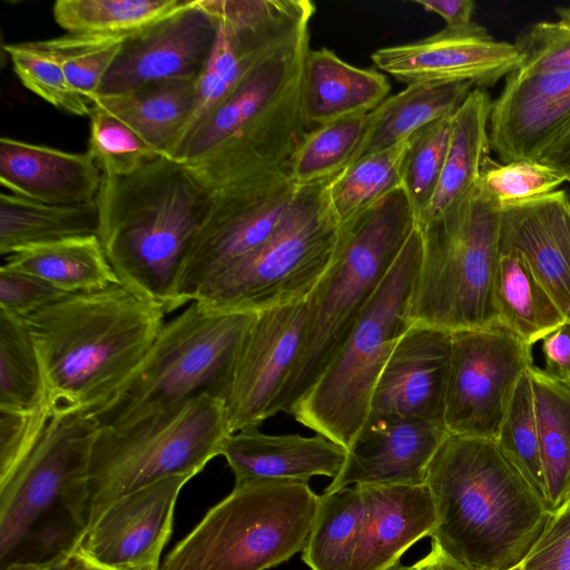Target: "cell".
<instances>
[{
	"label": "cell",
	"instance_id": "3",
	"mask_svg": "<svg viewBox=\"0 0 570 570\" xmlns=\"http://www.w3.org/2000/svg\"><path fill=\"white\" fill-rule=\"evenodd\" d=\"M210 191L181 163L159 157L119 177L101 175L97 236L121 285L177 309L176 285Z\"/></svg>",
	"mask_w": 570,
	"mask_h": 570
},
{
	"label": "cell",
	"instance_id": "51",
	"mask_svg": "<svg viewBox=\"0 0 570 570\" xmlns=\"http://www.w3.org/2000/svg\"><path fill=\"white\" fill-rule=\"evenodd\" d=\"M425 11L440 16L445 27L466 26L472 21L475 3L472 0H413Z\"/></svg>",
	"mask_w": 570,
	"mask_h": 570
},
{
	"label": "cell",
	"instance_id": "58",
	"mask_svg": "<svg viewBox=\"0 0 570 570\" xmlns=\"http://www.w3.org/2000/svg\"><path fill=\"white\" fill-rule=\"evenodd\" d=\"M507 570H524V568H523V564L521 562V563H519L517 566H513V567H511V568H509Z\"/></svg>",
	"mask_w": 570,
	"mask_h": 570
},
{
	"label": "cell",
	"instance_id": "56",
	"mask_svg": "<svg viewBox=\"0 0 570 570\" xmlns=\"http://www.w3.org/2000/svg\"><path fill=\"white\" fill-rule=\"evenodd\" d=\"M386 570H412V568L403 566L401 562H399V563H395L394 566L390 567Z\"/></svg>",
	"mask_w": 570,
	"mask_h": 570
},
{
	"label": "cell",
	"instance_id": "1",
	"mask_svg": "<svg viewBox=\"0 0 570 570\" xmlns=\"http://www.w3.org/2000/svg\"><path fill=\"white\" fill-rule=\"evenodd\" d=\"M424 483L438 511L432 542L469 570L521 563L551 515L493 439L449 434Z\"/></svg>",
	"mask_w": 570,
	"mask_h": 570
},
{
	"label": "cell",
	"instance_id": "37",
	"mask_svg": "<svg viewBox=\"0 0 570 570\" xmlns=\"http://www.w3.org/2000/svg\"><path fill=\"white\" fill-rule=\"evenodd\" d=\"M187 0H58L53 19L68 33L128 36L179 10Z\"/></svg>",
	"mask_w": 570,
	"mask_h": 570
},
{
	"label": "cell",
	"instance_id": "33",
	"mask_svg": "<svg viewBox=\"0 0 570 570\" xmlns=\"http://www.w3.org/2000/svg\"><path fill=\"white\" fill-rule=\"evenodd\" d=\"M495 299L500 323L527 345L567 322L556 302L515 249L500 248Z\"/></svg>",
	"mask_w": 570,
	"mask_h": 570
},
{
	"label": "cell",
	"instance_id": "22",
	"mask_svg": "<svg viewBox=\"0 0 570 570\" xmlns=\"http://www.w3.org/2000/svg\"><path fill=\"white\" fill-rule=\"evenodd\" d=\"M449 435L436 421L384 417L366 422L325 492L356 484H422Z\"/></svg>",
	"mask_w": 570,
	"mask_h": 570
},
{
	"label": "cell",
	"instance_id": "21",
	"mask_svg": "<svg viewBox=\"0 0 570 570\" xmlns=\"http://www.w3.org/2000/svg\"><path fill=\"white\" fill-rule=\"evenodd\" d=\"M492 100L490 148L501 163L537 159L570 122V71L520 73L504 78Z\"/></svg>",
	"mask_w": 570,
	"mask_h": 570
},
{
	"label": "cell",
	"instance_id": "27",
	"mask_svg": "<svg viewBox=\"0 0 570 570\" xmlns=\"http://www.w3.org/2000/svg\"><path fill=\"white\" fill-rule=\"evenodd\" d=\"M383 72L352 66L327 48L311 49L302 80V112L308 130L366 115L389 97Z\"/></svg>",
	"mask_w": 570,
	"mask_h": 570
},
{
	"label": "cell",
	"instance_id": "2",
	"mask_svg": "<svg viewBox=\"0 0 570 570\" xmlns=\"http://www.w3.org/2000/svg\"><path fill=\"white\" fill-rule=\"evenodd\" d=\"M165 314L116 284L68 294L22 317L53 413H90L107 403L147 355Z\"/></svg>",
	"mask_w": 570,
	"mask_h": 570
},
{
	"label": "cell",
	"instance_id": "26",
	"mask_svg": "<svg viewBox=\"0 0 570 570\" xmlns=\"http://www.w3.org/2000/svg\"><path fill=\"white\" fill-rule=\"evenodd\" d=\"M0 183L13 195L43 204L82 205L96 200L101 171L88 151L69 153L4 136Z\"/></svg>",
	"mask_w": 570,
	"mask_h": 570
},
{
	"label": "cell",
	"instance_id": "43",
	"mask_svg": "<svg viewBox=\"0 0 570 570\" xmlns=\"http://www.w3.org/2000/svg\"><path fill=\"white\" fill-rule=\"evenodd\" d=\"M451 117L442 118L413 134L402 167V187L416 223L429 207L438 187L450 141Z\"/></svg>",
	"mask_w": 570,
	"mask_h": 570
},
{
	"label": "cell",
	"instance_id": "46",
	"mask_svg": "<svg viewBox=\"0 0 570 570\" xmlns=\"http://www.w3.org/2000/svg\"><path fill=\"white\" fill-rule=\"evenodd\" d=\"M557 19L539 21L513 42L521 56L520 73L570 71V6L556 7Z\"/></svg>",
	"mask_w": 570,
	"mask_h": 570
},
{
	"label": "cell",
	"instance_id": "44",
	"mask_svg": "<svg viewBox=\"0 0 570 570\" xmlns=\"http://www.w3.org/2000/svg\"><path fill=\"white\" fill-rule=\"evenodd\" d=\"M21 83L53 107L76 116H89L91 101L69 83L61 65L36 41L4 46Z\"/></svg>",
	"mask_w": 570,
	"mask_h": 570
},
{
	"label": "cell",
	"instance_id": "48",
	"mask_svg": "<svg viewBox=\"0 0 570 570\" xmlns=\"http://www.w3.org/2000/svg\"><path fill=\"white\" fill-rule=\"evenodd\" d=\"M66 295L38 277L0 267V309L9 314L22 318Z\"/></svg>",
	"mask_w": 570,
	"mask_h": 570
},
{
	"label": "cell",
	"instance_id": "31",
	"mask_svg": "<svg viewBox=\"0 0 570 570\" xmlns=\"http://www.w3.org/2000/svg\"><path fill=\"white\" fill-rule=\"evenodd\" d=\"M474 86L470 82H420L407 85L368 112V128L357 155L387 149L425 126L451 117Z\"/></svg>",
	"mask_w": 570,
	"mask_h": 570
},
{
	"label": "cell",
	"instance_id": "39",
	"mask_svg": "<svg viewBox=\"0 0 570 570\" xmlns=\"http://www.w3.org/2000/svg\"><path fill=\"white\" fill-rule=\"evenodd\" d=\"M46 406L51 407L46 381L27 326L20 317L0 309V410Z\"/></svg>",
	"mask_w": 570,
	"mask_h": 570
},
{
	"label": "cell",
	"instance_id": "17",
	"mask_svg": "<svg viewBox=\"0 0 570 570\" xmlns=\"http://www.w3.org/2000/svg\"><path fill=\"white\" fill-rule=\"evenodd\" d=\"M371 59L379 70L406 86L470 82L483 89L494 86L521 63L513 42L495 40L475 22L445 27L417 41L380 48Z\"/></svg>",
	"mask_w": 570,
	"mask_h": 570
},
{
	"label": "cell",
	"instance_id": "60",
	"mask_svg": "<svg viewBox=\"0 0 570 570\" xmlns=\"http://www.w3.org/2000/svg\"><path fill=\"white\" fill-rule=\"evenodd\" d=\"M563 386H566L570 391V383Z\"/></svg>",
	"mask_w": 570,
	"mask_h": 570
},
{
	"label": "cell",
	"instance_id": "53",
	"mask_svg": "<svg viewBox=\"0 0 570 570\" xmlns=\"http://www.w3.org/2000/svg\"><path fill=\"white\" fill-rule=\"evenodd\" d=\"M412 570H469L432 542L429 553L411 566Z\"/></svg>",
	"mask_w": 570,
	"mask_h": 570
},
{
	"label": "cell",
	"instance_id": "54",
	"mask_svg": "<svg viewBox=\"0 0 570 570\" xmlns=\"http://www.w3.org/2000/svg\"><path fill=\"white\" fill-rule=\"evenodd\" d=\"M62 570H119V569H114V568L101 566V564L92 561L88 557H86L79 550H77L63 563Z\"/></svg>",
	"mask_w": 570,
	"mask_h": 570
},
{
	"label": "cell",
	"instance_id": "40",
	"mask_svg": "<svg viewBox=\"0 0 570 570\" xmlns=\"http://www.w3.org/2000/svg\"><path fill=\"white\" fill-rule=\"evenodd\" d=\"M495 441L548 508L534 397L529 370L521 376L517 385Z\"/></svg>",
	"mask_w": 570,
	"mask_h": 570
},
{
	"label": "cell",
	"instance_id": "8",
	"mask_svg": "<svg viewBox=\"0 0 570 570\" xmlns=\"http://www.w3.org/2000/svg\"><path fill=\"white\" fill-rule=\"evenodd\" d=\"M256 312L224 311L198 301L165 323L147 355L104 405L98 426L125 425L209 394L225 400L236 360Z\"/></svg>",
	"mask_w": 570,
	"mask_h": 570
},
{
	"label": "cell",
	"instance_id": "6",
	"mask_svg": "<svg viewBox=\"0 0 570 570\" xmlns=\"http://www.w3.org/2000/svg\"><path fill=\"white\" fill-rule=\"evenodd\" d=\"M416 226L402 186L342 226L328 269L307 296L304 343L271 416L289 415L353 331Z\"/></svg>",
	"mask_w": 570,
	"mask_h": 570
},
{
	"label": "cell",
	"instance_id": "49",
	"mask_svg": "<svg viewBox=\"0 0 570 570\" xmlns=\"http://www.w3.org/2000/svg\"><path fill=\"white\" fill-rule=\"evenodd\" d=\"M522 564L524 570H570V508L551 513Z\"/></svg>",
	"mask_w": 570,
	"mask_h": 570
},
{
	"label": "cell",
	"instance_id": "5",
	"mask_svg": "<svg viewBox=\"0 0 570 570\" xmlns=\"http://www.w3.org/2000/svg\"><path fill=\"white\" fill-rule=\"evenodd\" d=\"M90 413L57 412L0 482V570L63 564L88 529L87 476L98 431Z\"/></svg>",
	"mask_w": 570,
	"mask_h": 570
},
{
	"label": "cell",
	"instance_id": "42",
	"mask_svg": "<svg viewBox=\"0 0 570 570\" xmlns=\"http://www.w3.org/2000/svg\"><path fill=\"white\" fill-rule=\"evenodd\" d=\"M88 153L101 175H130L161 155L128 125L97 105L91 106Z\"/></svg>",
	"mask_w": 570,
	"mask_h": 570
},
{
	"label": "cell",
	"instance_id": "38",
	"mask_svg": "<svg viewBox=\"0 0 570 570\" xmlns=\"http://www.w3.org/2000/svg\"><path fill=\"white\" fill-rule=\"evenodd\" d=\"M368 128V114L335 120L308 130L293 153L287 173L306 186L333 178L357 158Z\"/></svg>",
	"mask_w": 570,
	"mask_h": 570
},
{
	"label": "cell",
	"instance_id": "59",
	"mask_svg": "<svg viewBox=\"0 0 570 570\" xmlns=\"http://www.w3.org/2000/svg\"><path fill=\"white\" fill-rule=\"evenodd\" d=\"M62 566L63 564H60V566H57V567H52V568L41 569V570H62Z\"/></svg>",
	"mask_w": 570,
	"mask_h": 570
},
{
	"label": "cell",
	"instance_id": "18",
	"mask_svg": "<svg viewBox=\"0 0 570 570\" xmlns=\"http://www.w3.org/2000/svg\"><path fill=\"white\" fill-rule=\"evenodd\" d=\"M191 478L167 476L119 498L88 528L78 550L105 567L158 570L178 495Z\"/></svg>",
	"mask_w": 570,
	"mask_h": 570
},
{
	"label": "cell",
	"instance_id": "34",
	"mask_svg": "<svg viewBox=\"0 0 570 570\" xmlns=\"http://www.w3.org/2000/svg\"><path fill=\"white\" fill-rule=\"evenodd\" d=\"M544 471L547 504L559 510L570 483V391L532 365L529 368Z\"/></svg>",
	"mask_w": 570,
	"mask_h": 570
},
{
	"label": "cell",
	"instance_id": "55",
	"mask_svg": "<svg viewBox=\"0 0 570 570\" xmlns=\"http://www.w3.org/2000/svg\"><path fill=\"white\" fill-rule=\"evenodd\" d=\"M570 508V483L568 484L566 492L563 494L560 509H569ZM558 511V510H557Z\"/></svg>",
	"mask_w": 570,
	"mask_h": 570
},
{
	"label": "cell",
	"instance_id": "50",
	"mask_svg": "<svg viewBox=\"0 0 570 570\" xmlns=\"http://www.w3.org/2000/svg\"><path fill=\"white\" fill-rule=\"evenodd\" d=\"M544 357L542 373L554 382L570 383V322H564L541 340Z\"/></svg>",
	"mask_w": 570,
	"mask_h": 570
},
{
	"label": "cell",
	"instance_id": "45",
	"mask_svg": "<svg viewBox=\"0 0 570 570\" xmlns=\"http://www.w3.org/2000/svg\"><path fill=\"white\" fill-rule=\"evenodd\" d=\"M564 183V175L539 160L498 163L488 157L478 184L488 198L503 207L551 194Z\"/></svg>",
	"mask_w": 570,
	"mask_h": 570
},
{
	"label": "cell",
	"instance_id": "41",
	"mask_svg": "<svg viewBox=\"0 0 570 570\" xmlns=\"http://www.w3.org/2000/svg\"><path fill=\"white\" fill-rule=\"evenodd\" d=\"M126 37L68 33L36 43L58 60L71 87L92 104Z\"/></svg>",
	"mask_w": 570,
	"mask_h": 570
},
{
	"label": "cell",
	"instance_id": "14",
	"mask_svg": "<svg viewBox=\"0 0 570 570\" xmlns=\"http://www.w3.org/2000/svg\"><path fill=\"white\" fill-rule=\"evenodd\" d=\"M531 346L502 323L452 332L443 422L449 434L495 440Z\"/></svg>",
	"mask_w": 570,
	"mask_h": 570
},
{
	"label": "cell",
	"instance_id": "9",
	"mask_svg": "<svg viewBox=\"0 0 570 570\" xmlns=\"http://www.w3.org/2000/svg\"><path fill=\"white\" fill-rule=\"evenodd\" d=\"M230 434L225 403L209 394L125 425L99 426L87 476L88 528L129 492L171 475L195 476L222 455Z\"/></svg>",
	"mask_w": 570,
	"mask_h": 570
},
{
	"label": "cell",
	"instance_id": "29",
	"mask_svg": "<svg viewBox=\"0 0 570 570\" xmlns=\"http://www.w3.org/2000/svg\"><path fill=\"white\" fill-rule=\"evenodd\" d=\"M492 99L474 87L453 114L443 170L431 203L417 220L423 225L463 199L478 184L490 154L489 124Z\"/></svg>",
	"mask_w": 570,
	"mask_h": 570
},
{
	"label": "cell",
	"instance_id": "10",
	"mask_svg": "<svg viewBox=\"0 0 570 570\" xmlns=\"http://www.w3.org/2000/svg\"><path fill=\"white\" fill-rule=\"evenodd\" d=\"M421 250L416 225L338 353L289 413L346 450L364 428L376 382L410 326L406 308Z\"/></svg>",
	"mask_w": 570,
	"mask_h": 570
},
{
	"label": "cell",
	"instance_id": "25",
	"mask_svg": "<svg viewBox=\"0 0 570 570\" xmlns=\"http://www.w3.org/2000/svg\"><path fill=\"white\" fill-rule=\"evenodd\" d=\"M235 475V484L258 481L308 483L316 475L334 479L342 470L347 450L315 434H265L258 428L232 433L222 451Z\"/></svg>",
	"mask_w": 570,
	"mask_h": 570
},
{
	"label": "cell",
	"instance_id": "23",
	"mask_svg": "<svg viewBox=\"0 0 570 570\" xmlns=\"http://www.w3.org/2000/svg\"><path fill=\"white\" fill-rule=\"evenodd\" d=\"M363 520L351 570H386L438 523L434 497L422 484H356Z\"/></svg>",
	"mask_w": 570,
	"mask_h": 570
},
{
	"label": "cell",
	"instance_id": "61",
	"mask_svg": "<svg viewBox=\"0 0 570 570\" xmlns=\"http://www.w3.org/2000/svg\"><path fill=\"white\" fill-rule=\"evenodd\" d=\"M569 198H570V195H569Z\"/></svg>",
	"mask_w": 570,
	"mask_h": 570
},
{
	"label": "cell",
	"instance_id": "47",
	"mask_svg": "<svg viewBox=\"0 0 570 570\" xmlns=\"http://www.w3.org/2000/svg\"><path fill=\"white\" fill-rule=\"evenodd\" d=\"M53 414L49 406L35 411L0 410V482L30 453Z\"/></svg>",
	"mask_w": 570,
	"mask_h": 570
},
{
	"label": "cell",
	"instance_id": "19",
	"mask_svg": "<svg viewBox=\"0 0 570 570\" xmlns=\"http://www.w3.org/2000/svg\"><path fill=\"white\" fill-rule=\"evenodd\" d=\"M216 21L196 0L126 37L99 95L131 91L167 79L198 77L216 39Z\"/></svg>",
	"mask_w": 570,
	"mask_h": 570
},
{
	"label": "cell",
	"instance_id": "16",
	"mask_svg": "<svg viewBox=\"0 0 570 570\" xmlns=\"http://www.w3.org/2000/svg\"><path fill=\"white\" fill-rule=\"evenodd\" d=\"M315 11L309 0H267L265 7L248 19L216 21V39L197 78L194 109L170 158L264 59L309 27Z\"/></svg>",
	"mask_w": 570,
	"mask_h": 570
},
{
	"label": "cell",
	"instance_id": "7",
	"mask_svg": "<svg viewBox=\"0 0 570 570\" xmlns=\"http://www.w3.org/2000/svg\"><path fill=\"white\" fill-rule=\"evenodd\" d=\"M500 224L501 208L479 184L439 217L416 224L422 250L406 308L410 325L454 332L500 323Z\"/></svg>",
	"mask_w": 570,
	"mask_h": 570
},
{
	"label": "cell",
	"instance_id": "4",
	"mask_svg": "<svg viewBox=\"0 0 570 570\" xmlns=\"http://www.w3.org/2000/svg\"><path fill=\"white\" fill-rule=\"evenodd\" d=\"M309 27L264 59L189 135L171 159L209 191L248 178L287 171L308 131L302 80Z\"/></svg>",
	"mask_w": 570,
	"mask_h": 570
},
{
	"label": "cell",
	"instance_id": "35",
	"mask_svg": "<svg viewBox=\"0 0 570 570\" xmlns=\"http://www.w3.org/2000/svg\"><path fill=\"white\" fill-rule=\"evenodd\" d=\"M363 520L358 485L325 492L304 549L311 570H351Z\"/></svg>",
	"mask_w": 570,
	"mask_h": 570
},
{
	"label": "cell",
	"instance_id": "20",
	"mask_svg": "<svg viewBox=\"0 0 570 570\" xmlns=\"http://www.w3.org/2000/svg\"><path fill=\"white\" fill-rule=\"evenodd\" d=\"M452 332L410 325L374 387L366 422L400 417L443 422Z\"/></svg>",
	"mask_w": 570,
	"mask_h": 570
},
{
	"label": "cell",
	"instance_id": "57",
	"mask_svg": "<svg viewBox=\"0 0 570 570\" xmlns=\"http://www.w3.org/2000/svg\"><path fill=\"white\" fill-rule=\"evenodd\" d=\"M566 220H567V226H568V230H569V234H570V199H569V202L567 203V206H566Z\"/></svg>",
	"mask_w": 570,
	"mask_h": 570
},
{
	"label": "cell",
	"instance_id": "52",
	"mask_svg": "<svg viewBox=\"0 0 570 570\" xmlns=\"http://www.w3.org/2000/svg\"><path fill=\"white\" fill-rule=\"evenodd\" d=\"M535 160L560 171L570 184V122L540 151Z\"/></svg>",
	"mask_w": 570,
	"mask_h": 570
},
{
	"label": "cell",
	"instance_id": "13",
	"mask_svg": "<svg viewBox=\"0 0 570 570\" xmlns=\"http://www.w3.org/2000/svg\"><path fill=\"white\" fill-rule=\"evenodd\" d=\"M299 186L287 171L262 175L210 191L177 285V308L195 301L218 272L255 250L277 229Z\"/></svg>",
	"mask_w": 570,
	"mask_h": 570
},
{
	"label": "cell",
	"instance_id": "15",
	"mask_svg": "<svg viewBox=\"0 0 570 570\" xmlns=\"http://www.w3.org/2000/svg\"><path fill=\"white\" fill-rule=\"evenodd\" d=\"M307 312V297L256 312L225 400L230 433L258 428L271 417V409L301 354Z\"/></svg>",
	"mask_w": 570,
	"mask_h": 570
},
{
	"label": "cell",
	"instance_id": "32",
	"mask_svg": "<svg viewBox=\"0 0 570 570\" xmlns=\"http://www.w3.org/2000/svg\"><path fill=\"white\" fill-rule=\"evenodd\" d=\"M96 200L82 205H49L11 193L0 195V253L98 233Z\"/></svg>",
	"mask_w": 570,
	"mask_h": 570
},
{
	"label": "cell",
	"instance_id": "28",
	"mask_svg": "<svg viewBox=\"0 0 570 570\" xmlns=\"http://www.w3.org/2000/svg\"><path fill=\"white\" fill-rule=\"evenodd\" d=\"M197 78L167 79L122 94L98 95L92 104L128 125L161 156L170 158L193 112Z\"/></svg>",
	"mask_w": 570,
	"mask_h": 570
},
{
	"label": "cell",
	"instance_id": "36",
	"mask_svg": "<svg viewBox=\"0 0 570 570\" xmlns=\"http://www.w3.org/2000/svg\"><path fill=\"white\" fill-rule=\"evenodd\" d=\"M410 138L358 158L331 179L327 186L328 205L341 226L402 186V167Z\"/></svg>",
	"mask_w": 570,
	"mask_h": 570
},
{
	"label": "cell",
	"instance_id": "12",
	"mask_svg": "<svg viewBox=\"0 0 570 570\" xmlns=\"http://www.w3.org/2000/svg\"><path fill=\"white\" fill-rule=\"evenodd\" d=\"M331 179L299 186L274 234L212 277L195 301L258 312L305 299L332 264L342 236L327 199Z\"/></svg>",
	"mask_w": 570,
	"mask_h": 570
},
{
	"label": "cell",
	"instance_id": "11",
	"mask_svg": "<svg viewBox=\"0 0 570 570\" xmlns=\"http://www.w3.org/2000/svg\"><path fill=\"white\" fill-rule=\"evenodd\" d=\"M303 482L235 484L163 559L158 570H267L302 551L318 509Z\"/></svg>",
	"mask_w": 570,
	"mask_h": 570
},
{
	"label": "cell",
	"instance_id": "30",
	"mask_svg": "<svg viewBox=\"0 0 570 570\" xmlns=\"http://www.w3.org/2000/svg\"><path fill=\"white\" fill-rule=\"evenodd\" d=\"M8 269L77 294L121 284L96 234L30 246L4 256Z\"/></svg>",
	"mask_w": 570,
	"mask_h": 570
},
{
	"label": "cell",
	"instance_id": "24",
	"mask_svg": "<svg viewBox=\"0 0 570 570\" xmlns=\"http://www.w3.org/2000/svg\"><path fill=\"white\" fill-rule=\"evenodd\" d=\"M564 189L501 208L500 248L519 252L570 322V234Z\"/></svg>",
	"mask_w": 570,
	"mask_h": 570
}]
</instances>
